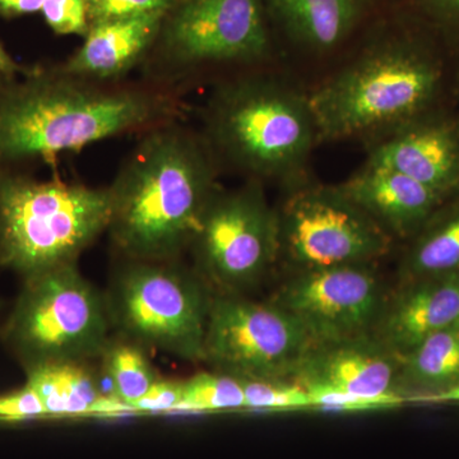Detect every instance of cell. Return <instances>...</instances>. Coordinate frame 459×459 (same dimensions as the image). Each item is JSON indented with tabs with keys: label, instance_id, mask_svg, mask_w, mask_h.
Returning <instances> with one entry per match:
<instances>
[{
	"label": "cell",
	"instance_id": "cell-1",
	"mask_svg": "<svg viewBox=\"0 0 459 459\" xmlns=\"http://www.w3.org/2000/svg\"><path fill=\"white\" fill-rule=\"evenodd\" d=\"M183 92L147 81L99 82L59 65L0 78V172L51 164L110 138L183 120Z\"/></svg>",
	"mask_w": 459,
	"mask_h": 459
},
{
	"label": "cell",
	"instance_id": "cell-2",
	"mask_svg": "<svg viewBox=\"0 0 459 459\" xmlns=\"http://www.w3.org/2000/svg\"><path fill=\"white\" fill-rule=\"evenodd\" d=\"M181 122L143 133L108 186L107 232L122 258L180 259L220 189L212 152Z\"/></svg>",
	"mask_w": 459,
	"mask_h": 459
},
{
	"label": "cell",
	"instance_id": "cell-3",
	"mask_svg": "<svg viewBox=\"0 0 459 459\" xmlns=\"http://www.w3.org/2000/svg\"><path fill=\"white\" fill-rule=\"evenodd\" d=\"M199 133L216 160L247 180H295L319 141L309 96L270 75L223 81L204 108Z\"/></svg>",
	"mask_w": 459,
	"mask_h": 459
},
{
	"label": "cell",
	"instance_id": "cell-4",
	"mask_svg": "<svg viewBox=\"0 0 459 459\" xmlns=\"http://www.w3.org/2000/svg\"><path fill=\"white\" fill-rule=\"evenodd\" d=\"M110 214L108 186L0 172V268L26 280L78 263L108 231Z\"/></svg>",
	"mask_w": 459,
	"mask_h": 459
},
{
	"label": "cell",
	"instance_id": "cell-5",
	"mask_svg": "<svg viewBox=\"0 0 459 459\" xmlns=\"http://www.w3.org/2000/svg\"><path fill=\"white\" fill-rule=\"evenodd\" d=\"M437 82L433 63L409 45L377 48L307 95L319 141L377 135L413 119Z\"/></svg>",
	"mask_w": 459,
	"mask_h": 459
},
{
	"label": "cell",
	"instance_id": "cell-6",
	"mask_svg": "<svg viewBox=\"0 0 459 459\" xmlns=\"http://www.w3.org/2000/svg\"><path fill=\"white\" fill-rule=\"evenodd\" d=\"M213 295L180 259L123 258L105 292L115 334L186 361H204Z\"/></svg>",
	"mask_w": 459,
	"mask_h": 459
},
{
	"label": "cell",
	"instance_id": "cell-7",
	"mask_svg": "<svg viewBox=\"0 0 459 459\" xmlns=\"http://www.w3.org/2000/svg\"><path fill=\"white\" fill-rule=\"evenodd\" d=\"M268 53L259 0H177L141 65V80L183 92L208 66L255 65Z\"/></svg>",
	"mask_w": 459,
	"mask_h": 459
},
{
	"label": "cell",
	"instance_id": "cell-8",
	"mask_svg": "<svg viewBox=\"0 0 459 459\" xmlns=\"http://www.w3.org/2000/svg\"><path fill=\"white\" fill-rule=\"evenodd\" d=\"M107 298L77 263L25 280L3 338L23 367L92 361L111 337Z\"/></svg>",
	"mask_w": 459,
	"mask_h": 459
},
{
	"label": "cell",
	"instance_id": "cell-9",
	"mask_svg": "<svg viewBox=\"0 0 459 459\" xmlns=\"http://www.w3.org/2000/svg\"><path fill=\"white\" fill-rule=\"evenodd\" d=\"M195 268L213 294L243 295L279 259V219L263 183L220 188L205 208L189 247Z\"/></svg>",
	"mask_w": 459,
	"mask_h": 459
},
{
	"label": "cell",
	"instance_id": "cell-10",
	"mask_svg": "<svg viewBox=\"0 0 459 459\" xmlns=\"http://www.w3.org/2000/svg\"><path fill=\"white\" fill-rule=\"evenodd\" d=\"M303 325L270 300L213 295L204 361L241 379L292 380L316 346Z\"/></svg>",
	"mask_w": 459,
	"mask_h": 459
},
{
	"label": "cell",
	"instance_id": "cell-11",
	"mask_svg": "<svg viewBox=\"0 0 459 459\" xmlns=\"http://www.w3.org/2000/svg\"><path fill=\"white\" fill-rule=\"evenodd\" d=\"M279 258L295 272L373 264L392 237L338 186H298L277 211Z\"/></svg>",
	"mask_w": 459,
	"mask_h": 459
},
{
	"label": "cell",
	"instance_id": "cell-12",
	"mask_svg": "<svg viewBox=\"0 0 459 459\" xmlns=\"http://www.w3.org/2000/svg\"><path fill=\"white\" fill-rule=\"evenodd\" d=\"M386 300L373 264L295 272L272 299L316 344L373 336Z\"/></svg>",
	"mask_w": 459,
	"mask_h": 459
},
{
	"label": "cell",
	"instance_id": "cell-13",
	"mask_svg": "<svg viewBox=\"0 0 459 459\" xmlns=\"http://www.w3.org/2000/svg\"><path fill=\"white\" fill-rule=\"evenodd\" d=\"M398 373L400 358L370 336L316 344L292 382L312 392L406 398L398 389Z\"/></svg>",
	"mask_w": 459,
	"mask_h": 459
},
{
	"label": "cell",
	"instance_id": "cell-14",
	"mask_svg": "<svg viewBox=\"0 0 459 459\" xmlns=\"http://www.w3.org/2000/svg\"><path fill=\"white\" fill-rule=\"evenodd\" d=\"M416 117L379 133L367 162L446 195L459 183V133L449 124L419 123Z\"/></svg>",
	"mask_w": 459,
	"mask_h": 459
},
{
	"label": "cell",
	"instance_id": "cell-15",
	"mask_svg": "<svg viewBox=\"0 0 459 459\" xmlns=\"http://www.w3.org/2000/svg\"><path fill=\"white\" fill-rule=\"evenodd\" d=\"M459 325V280L412 281L388 299L373 336L398 358Z\"/></svg>",
	"mask_w": 459,
	"mask_h": 459
},
{
	"label": "cell",
	"instance_id": "cell-16",
	"mask_svg": "<svg viewBox=\"0 0 459 459\" xmlns=\"http://www.w3.org/2000/svg\"><path fill=\"white\" fill-rule=\"evenodd\" d=\"M166 13L153 12L91 25L82 47L59 65L60 68L99 82L126 81L146 59Z\"/></svg>",
	"mask_w": 459,
	"mask_h": 459
},
{
	"label": "cell",
	"instance_id": "cell-17",
	"mask_svg": "<svg viewBox=\"0 0 459 459\" xmlns=\"http://www.w3.org/2000/svg\"><path fill=\"white\" fill-rule=\"evenodd\" d=\"M337 186L391 237H407L421 228L442 198L401 172L369 162Z\"/></svg>",
	"mask_w": 459,
	"mask_h": 459
},
{
	"label": "cell",
	"instance_id": "cell-18",
	"mask_svg": "<svg viewBox=\"0 0 459 459\" xmlns=\"http://www.w3.org/2000/svg\"><path fill=\"white\" fill-rule=\"evenodd\" d=\"M91 361H54L26 368V385L40 398L47 418L135 415L102 388Z\"/></svg>",
	"mask_w": 459,
	"mask_h": 459
},
{
	"label": "cell",
	"instance_id": "cell-19",
	"mask_svg": "<svg viewBox=\"0 0 459 459\" xmlns=\"http://www.w3.org/2000/svg\"><path fill=\"white\" fill-rule=\"evenodd\" d=\"M299 41L316 50L336 47L360 17L365 0H270Z\"/></svg>",
	"mask_w": 459,
	"mask_h": 459
},
{
	"label": "cell",
	"instance_id": "cell-20",
	"mask_svg": "<svg viewBox=\"0 0 459 459\" xmlns=\"http://www.w3.org/2000/svg\"><path fill=\"white\" fill-rule=\"evenodd\" d=\"M459 385V325L434 334L400 358L398 389L430 397Z\"/></svg>",
	"mask_w": 459,
	"mask_h": 459
},
{
	"label": "cell",
	"instance_id": "cell-21",
	"mask_svg": "<svg viewBox=\"0 0 459 459\" xmlns=\"http://www.w3.org/2000/svg\"><path fill=\"white\" fill-rule=\"evenodd\" d=\"M99 360L111 394L131 409L160 379L147 350L119 334H111Z\"/></svg>",
	"mask_w": 459,
	"mask_h": 459
},
{
	"label": "cell",
	"instance_id": "cell-22",
	"mask_svg": "<svg viewBox=\"0 0 459 459\" xmlns=\"http://www.w3.org/2000/svg\"><path fill=\"white\" fill-rule=\"evenodd\" d=\"M403 268L411 281L459 280V211L416 241Z\"/></svg>",
	"mask_w": 459,
	"mask_h": 459
},
{
	"label": "cell",
	"instance_id": "cell-23",
	"mask_svg": "<svg viewBox=\"0 0 459 459\" xmlns=\"http://www.w3.org/2000/svg\"><path fill=\"white\" fill-rule=\"evenodd\" d=\"M246 410L240 377L223 371H202L183 380V400L178 412H217Z\"/></svg>",
	"mask_w": 459,
	"mask_h": 459
},
{
	"label": "cell",
	"instance_id": "cell-24",
	"mask_svg": "<svg viewBox=\"0 0 459 459\" xmlns=\"http://www.w3.org/2000/svg\"><path fill=\"white\" fill-rule=\"evenodd\" d=\"M241 383L246 394V410H312L309 391L292 380L241 379Z\"/></svg>",
	"mask_w": 459,
	"mask_h": 459
},
{
	"label": "cell",
	"instance_id": "cell-25",
	"mask_svg": "<svg viewBox=\"0 0 459 459\" xmlns=\"http://www.w3.org/2000/svg\"><path fill=\"white\" fill-rule=\"evenodd\" d=\"M41 13L57 35H80L86 38L90 31L86 0H45Z\"/></svg>",
	"mask_w": 459,
	"mask_h": 459
},
{
	"label": "cell",
	"instance_id": "cell-26",
	"mask_svg": "<svg viewBox=\"0 0 459 459\" xmlns=\"http://www.w3.org/2000/svg\"><path fill=\"white\" fill-rule=\"evenodd\" d=\"M177 0H86L91 25L153 13L169 12Z\"/></svg>",
	"mask_w": 459,
	"mask_h": 459
},
{
	"label": "cell",
	"instance_id": "cell-27",
	"mask_svg": "<svg viewBox=\"0 0 459 459\" xmlns=\"http://www.w3.org/2000/svg\"><path fill=\"white\" fill-rule=\"evenodd\" d=\"M312 410L329 412H361V411L389 410L400 407L406 398H367L338 392H312Z\"/></svg>",
	"mask_w": 459,
	"mask_h": 459
},
{
	"label": "cell",
	"instance_id": "cell-28",
	"mask_svg": "<svg viewBox=\"0 0 459 459\" xmlns=\"http://www.w3.org/2000/svg\"><path fill=\"white\" fill-rule=\"evenodd\" d=\"M183 400V380H159L132 404L134 413L178 412Z\"/></svg>",
	"mask_w": 459,
	"mask_h": 459
},
{
	"label": "cell",
	"instance_id": "cell-29",
	"mask_svg": "<svg viewBox=\"0 0 459 459\" xmlns=\"http://www.w3.org/2000/svg\"><path fill=\"white\" fill-rule=\"evenodd\" d=\"M45 418L47 411L31 386L26 385L11 394L0 395V421H25Z\"/></svg>",
	"mask_w": 459,
	"mask_h": 459
},
{
	"label": "cell",
	"instance_id": "cell-30",
	"mask_svg": "<svg viewBox=\"0 0 459 459\" xmlns=\"http://www.w3.org/2000/svg\"><path fill=\"white\" fill-rule=\"evenodd\" d=\"M45 0H0V16L13 18L41 12Z\"/></svg>",
	"mask_w": 459,
	"mask_h": 459
},
{
	"label": "cell",
	"instance_id": "cell-31",
	"mask_svg": "<svg viewBox=\"0 0 459 459\" xmlns=\"http://www.w3.org/2000/svg\"><path fill=\"white\" fill-rule=\"evenodd\" d=\"M30 66H25L17 63L8 51L4 49L0 42V78L14 77L21 74H25Z\"/></svg>",
	"mask_w": 459,
	"mask_h": 459
},
{
	"label": "cell",
	"instance_id": "cell-32",
	"mask_svg": "<svg viewBox=\"0 0 459 459\" xmlns=\"http://www.w3.org/2000/svg\"><path fill=\"white\" fill-rule=\"evenodd\" d=\"M425 3L440 16L459 21V0H425Z\"/></svg>",
	"mask_w": 459,
	"mask_h": 459
},
{
	"label": "cell",
	"instance_id": "cell-33",
	"mask_svg": "<svg viewBox=\"0 0 459 459\" xmlns=\"http://www.w3.org/2000/svg\"><path fill=\"white\" fill-rule=\"evenodd\" d=\"M427 401L435 402H459V385L453 386L448 391H444L442 394L430 395V397L425 398Z\"/></svg>",
	"mask_w": 459,
	"mask_h": 459
}]
</instances>
